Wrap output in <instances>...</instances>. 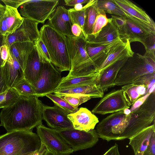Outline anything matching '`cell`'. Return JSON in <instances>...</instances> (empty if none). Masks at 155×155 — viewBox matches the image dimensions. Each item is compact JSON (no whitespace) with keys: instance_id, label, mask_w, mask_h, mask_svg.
Listing matches in <instances>:
<instances>
[{"instance_id":"obj_1","label":"cell","mask_w":155,"mask_h":155,"mask_svg":"<svg viewBox=\"0 0 155 155\" xmlns=\"http://www.w3.org/2000/svg\"><path fill=\"white\" fill-rule=\"evenodd\" d=\"M43 104L36 96L20 95L0 113V125L7 132L31 130L42 123Z\"/></svg>"},{"instance_id":"obj_43","label":"cell","mask_w":155,"mask_h":155,"mask_svg":"<svg viewBox=\"0 0 155 155\" xmlns=\"http://www.w3.org/2000/svg\"><path fill=\"white\" fill-rule=\"evenodd\" d=\"M0 34L4 36L8 35V27L4 15L0 18Z\"/></svg>"},{"instance_id":"obj_13","label":"cell","mask_w":155,"mask_h":155,"mask_svg":"<svg viewBox=\"0 0 155 155\" xmlns=\"http://www.w3.org/2000/svg\"><path fill=\"white\" fill-rule=\"evenodd\" d=\"M130 107L120 89L111 91L103 96L91 112L104 115L123 111Z\"/></svg>"},{"instance_id":"obj_40","label":"cell","mask_w":155,"mask_h":155,"mask_svg":"<svg viewBox=\"0 0 155 155\" xmlns=\"http://www.w3.org/2000/svg\"><path fill=\"white\" fill-rule=\"evenodd\" d=\"M39 55L44 60L51 62V59L48 51L41 38L34 41Z\"/></svg>"},{"instance_id":"obj_18","label":"cell","mask_w":155,"mask_h":155,"mask_svg":"<svg viewBox=\"0 0 155 155\" xmlns=\"http://www.w3.org/2000/svg\"><path fill=\"white\" fill-rule=\"evenodd\" d=\"M68 117L71 122L74 129L85 131L94 129L99 122L97 117L85 107H80L76 112L69 114Z\"/></svg>"},{"instance_id":"obj_22","label":"cell","mask_w":155,"mask_h":155,"mask_svg":"<svg viewBox=\"0 0 155 155\" xmlns=\"http://www.w3.org/2000/svg\"><path fill=\"white\" fill-rule=\"evenodd\" d=\"M154 133L155 123L129 139V144L132 148L134 155H143L147 149L152 136Z\"/></svg>"},{"instance_id":"obj_14","label":"cell","mask_w":155,"mask_h":155,"mask_svg":"<svg viewBox=\"0 0 155 155\" xmlns=\"http://www.w3.org/2000/svg\"><path fill=\"white\" fill-rule=\"evenodd\" d=\"M68 114L56 105L50 107L43 104L42 119L48 127L57 130L74 129L68 117Z\"/></svg>"},{"instance_id":"obj_20","label":"cell","mask_w":155,"mask_h":155,"mask_svg":"<svg viewBox=\"0 0 155 155\" xmlns=\"http://www.w3.org/2000/svg\"><path fill=\"white\" fill-rule=\"evenodd\" d=\"M128 58L118 61L99 72L96 81L97 85L104 91L114 86V81L118 72Z\"/></svg>"},{"instance_id":"obj_12","label":"cell","mask_w":155,"mask_h":155,"mask_svg":"<svg viewBox=\"0 0 155 155\" xmlns=\"http://www.w3.org/2000/svg\"><path fill=\"white\" fill-rule=\"evenodd\" d=\"M36 128L41 143L55 155H69L74 152L57 130L47 127L42 123Z\"/></svg>"},{"instance_id":"obj_48","label":"cell","mask_w":155,"mask_h":155,"mask_svg":"<svg viewBox=\"0 0 155 155\" xmlns=\"http://www.w3.org/2000/svg\"><path fill=\"white\" fill-rule=\"evenodd\" d=\"M90 0H65V5H67L74 7L77 4H84L87 3Z\"/></svg>"},{"instance_id":"obj_38","label":"cell","mask_w":155,"mask_h":155,"mask_svg":"<svg viewBox=\"0 0 155 155\" xmlns=\"http://www.w3.org/2000/svg\"><path fill=\"white\" fill-rule=\"evenodd\" d=\"M70 18L73 24H77L81 28L83 33V29L84 23L85 11L84 7L81 10L77 11L74 8L68 10Z\"/></svg>"},{"instance_id":"obj_46","label":"cell","mask_w":155,"mask_h":155,"mask_svg":"<svg viewBox=\"0 0 155 155\" xmlns=\"http://www.w3.org/2000/svg\"><path fill=\"white\" fill-rule=\"evenodd\" d=\"M71 31L73 35L75 36L79 37L84 35L81 28L77 24H74L72 25Z\"/></svg>"},{"instance_id":"obj_29","label":"cell","mask_w":155,"mask_h":155,"mask_svg":"<svg viewBox=\"0 0 155 155\" xmlns=\"http://www.w3.org/2000/svg\"><path fill=\"white\" fill-rule=\"evenodd\" d=\"M99 74V72H95L86 76L69 78H66L64 77L61 78L55 90L62 89L84 84H96Z\"/></svg>"},{"instance_id":"obj_3","label":"cell","mask_w":155,"mask_h":155,"mask_svg":"<svg viewBox=\"0 0 155 155\" xmlns=\"http://www.w3.org/2000/svg\"><path fill=\"white\" fill-rule=\"evenodd\" d=\"M39 32L40 38L48 51L51 63L60 72L70 71L71 62L66 36L47 24L41 28Z\"/></svg>"},{"instance_id":"obj_31","label":"cell","mask_w":155,"mask_h":155,"mask_svg":"<svg viewBox=\"0 0 155 155\" xmlns=\"http://www.w3.org/2000/svg\"><path fill=\"white\" fill-rule=\"evenodd\" d=\"M5 6L6 10L4 16L7 25L8 35L13 33L19 28L23 21L24 17H22L17 8Z\"/></svg>"},{"instance_id":"obj_19","label":"cell","mask_w":155,"mask_h":155,"mask_svg":"<svg viewBox=\"0 0 155 155\" xmlns=\"http://www.w3.org/2000/svg\"><path fill=\"white\" fill-rule=\"evenodd\" d=\"M44 61L39 55L35 45L29 56L24 71V78L31 84L39 79Z\"/></svg>"},{"instance_id":"obj_25","label":"cell","mask_w":155,"mask_h":155,"mask_svg":"<svg viewBox=\"0 0 155 155\" xmlns=\"http://www.w3.org/2000/svg\"><path fill=\"white\" fill-rule=\"evenodd\" d=\"M35 45L34 42H16L9 47L10 54L18 62L24 71L29 56Z\"/></svg>"},{"instance_id":"obj_54","label":"cell","mask_w":155,"mask_h":155,"mask_svg":"<svg viewBox=\"0 0 155 155\" xmlns=\"http://www.w3.org/2000/svg\"></svg>"},{"instance_id":"obj_49","label":"cell","mask_w":155,"mask_h":155,"mask_svg":"<svg viewBox=\"0 0 155 155\" xmlns=\"http://www.w3.org/2000/svg\"><path fill=\"white\" fill-rule=\"evenodd\" d=\"M5 36H3L0 34V68L2 67L3 65V62L1 59L0 54V47H1L5 44Z\"/></svg>"},{"instance_id":"obj_21","label":"cell","mask_w":155,"mask_h":155,"mask_svg":"<svg viewBox=\"0 0 155 155\" xmlns=\"http://www.w3.org/2000/svg\"><path fill=\"white\" fill-rule=\"evenodd\" d=\"M2 68L4 77L9 88H13L20 80L24 78L23 70L10 53L7 61Z\"/></svg>"},{"instance_id":"obj_9","label":"cell","mask_w":155,"mask_h":155,"mask_svg":"<svg viewBox=\"0 0 155 155\" xmlns=\"http://www.w3.org/2000/svg\"><path fill=\"white\" fill-rule=\"evenodd\" d=\"M126 23L120 35L123 41L130 43L139 42L142 44L149 36L155 35V25L148 24L131 16L125 17Z\"/></svg>"},{"instance_id":"obj_39","label":"cell","mask_w":155,"mask_h":155,"mask_svg":"<svg viewBox=\"0 0 155 155\" xmlns=\"http://www.w3.org/2000/svg\"><path fill=\"white\" fill-rule=\"evenodd\" d=\"M143 44L146 50V52L143 55L155 59V35L147 38Z\"/></svg>"},{"instance_id":"obj_17","label":"cell","mask_w":155,"mask_h":155,"mask_svg":"<svg viewBox=\"0 0 155 155\" xmlns=\"http://www.w3.org/2000/svg\"><path fill=\"white\" fill-rule=\"evenodd\" d=\"M47 24L67 37H74L71 27L73 25L68 10L64 6H59L55 8L48 19Z\"/></svg>"},{"instance_id":"obj_15","label":"cell","mask_w":155,"mask_h":155,"mask_svg":"<svg viewBox=\"0 0 155 155\" xmlns=\"http://www.w3.org/2000/svg\"><path fill=\"white\" fill-rule=\"evenodd\" d=\"M38 22L24 17L21 26L15 32L5 36V44L8 47L16 42H34L40 38Z\"/></svg>"},{"instance_id":"obj_34","label":"cell","mask_w":155,"mask_h":155,"mask_svg":"<svg viewBox=\"0 0 155 155\" xmlns=\"http://www.w3.org/2000/svg\"><path fill=\"white\" fill-rule=\"evenodd\" d=\"M109 20L110 18H107L105 13H97L91 33L87 37L86 40L95 38L102 28L107 25Z\"/></svg>"},{"instance_id":"obj_47","label":"cell","mask_w":155,"mask_h":155,"mask_svg":"<svg viewBox=\"0 0 155 155\" xmlns=\"http://www.w3.org/2000/svg\"><path fill=\"white\" fill-rule=\"evenodd\" d=\"M103 155H120L118 145L117 143H115Z\"/></svg>"},{"instance_id":"obj_53","label":"cell","mask_w":155,"mask_h":155,"mask_svg":"<svg viewBox=\"0 0 155 155\" xmlns=\"http://www.w3.org/2000/svg\"><path fill=\"white\" fill-rule=\"evenodd\" d=\"M143 155H151L146 150L143 154Z\"/></svg>"},{"instance_id":"obj_32","label":"cell","mask_w":155,"mask_h":155,"mask_svg":"<svg viewBox=\"0 0 155 155\" xmlns=\"http://www.w3.org/2000/svg\"><path fill=\"white\" fill-rule=\"evenodd\" d=\"M97 13H108L113 15L122 17L130 16L123 11L114 0H97Z\"/></svg>"},{"instance_id":"obj_7","label":"cell","mask_w":155,"mask_h":155,"mask_svg":"<svg viewBox=\"0 0 155 155\" xmlns=\"http://www.w3.org/2000/svg\"><path fill=\"white\" fill-rule=\"evenodd\" d=\"M155 92H151L139 108L131 112L124 139H130L155 122Z\"/></svg>"},{"instance_id":"obj_52","label":"cell","mask_w":155,"mask_h":155,"mask_svg":"<svg viewBox=\"0 0 155 155\" xmlns=\"http://www.w3.org/2000/svg\"><path fill=\"white\" fill-rule=\"evenodd\" d=\"M38 150L35 152L31 155H39Z\"/></svg>"},{"instance_id":"obj_50","label":"cell","mask_w":155,"mask_h":155,"mask_svg":"<svg viewBox=\"0 0 155 155\" xmlns=\"http://www.w3.org/2000/svg\"><path fill=\"white\" fill-rule=\"evenodd\" d=\"M6 10V6L0 3V18L4 15Z\"/></svg>"},{"instance_id":"obj_6","label":"cell","mask_w":155,"mask_h":155,"mask_svg":"<svg viewBox=\"0 0 155 155\" xmlns=\"http://www.w3.org/2000/svg\"><path fill=\"white\" fill-rule=\"evenodd\" d=\"M129 108L112 113L103 119L96 126L99 137L107 141L123 140L130 119Z\"/></svg>"},{"instance_id":"obj_41","label":"cell","mask_w":155,"mask_h":155,"mask_svg":"<svg viewBox=\"0 0 155 155\" xmlns=\"http://www.w3.org/2000/svg\"><path fill=\"white\" fill-rule=\"evenodd\" d=\"M0 54L1 59L3 62V66L7 61L10 54L9 48L6 45H3L1 47Z\"/></svg>"},{"instance_id":"obj_24","label":"cell","mask_w":155,"mask_h":155,"mask_svg":"<svg viewBox=\"0 0 155 155\" xmlns=\"http://www.w3.org/2000/svg\"><path fill=\"white\" fill-rule=\"evenodd\" d=\"M53 93L58 96L68 94L85 95L92 98H102L104 91L96 84H84L71 87L55 90Z\"/></svg>"},{"instance_id":"obj_2","label":"cell","mask_w":155,"mask_h":155,"mask_svg":"<svg viewBox=\"0 0 155 155\" xmlns=\"http://www.w3.org/2000/svg\"><path fill=\"white\" fill-rule=\"evenodd\" d=\"M41 144L32 130L7 132L0 136V155H31Z\"/></svg>"},{"instance_id":"obj_35","label":"cell","mask_w":155,"mask_h":155,"mask_svg":"<svg viewBox=\"0 0 155 155\" xmlns=\"http://www.w3.org/2000/svg\"><path fill=\"white\" fill-rule=\"evenodd\" d=\"M46 96L50 99L55 105L58 106L68 114L74 113L79 109L78 108L72 106L65 100L54 94H48Z\"/></svg>"},{"instance_id":"obj_42","label":"cell","mask_w":155,"mask_h":155,"mask_svg":"<svg viewBox=\"0 0 155 155\" xmlns=\"http://www.w3.org/2000/svg\"><path fill=\"white\" fill-rule=\"evenodd\" d=\"M26 0H2V1L5 4V6H8L17 9L20 6H21Z\"/></svg>"},{"instance_id":"obj_33","label":"cell","mask_w":155,"mask_h":155,"mask_svg":"<svg viewBox=\"0 0 155 155\" xmlns=\"http://www.w3.org/2000/svg\"><path fill=\"white\" fill-rule=\"evenodd\" d=\"M19 95L13 88H9L0 94V109L8 107L15 103L18 99Z\"/></svg>"},{"instance_id":"obj_4","label":"cell","mask_w":155,"mask_h":155,"mask_svg":"<svg viewBox=\"0 0 155 155\" xmlns=\"http://www.w3.org/2000/svg\"><path fill=\"white\" fill-rule=\"evenodd\" d=\"M66 41L71 68L66 78L86 76L94 72L92 63L86 51V40L83 35L68 37Z\"/></svg>"},{"instance_id":"obj_27","label":"cell","mask_w":155,"mask_h":155,"mask_svg":"<svg viewBox=\"0 0 155 155\" xmlns=\"http://www.w3.org/2000/svg\"><path fill=\"white\" fill-rule=\"evenodd\" d=\"M123 11L128 15L145 23L155 25L153 21L145 12L128 0H114Z\"/></svg>"},{"instance_id":"obj_44","label":"cell","mask_w":155,"mask_h":155,"mask_svg":"<svg viewBox=\"0 0 155 155\" xmlns=\"http://www.w3.org/2000/svg\"><path fill=\"white\" fill-rule=\"evenodd\" d=\"M9 88L8 86L4 77L2 68H0V94L7 91Z\"/></svg>"},{"instance_id":"obj_37","label":"cell","mask_w":155,"mask_h":155,"mask_svg":"<svg viewBox=\"0 0 155 155\" xmlns=\"http://www.w3.org/2000/svg\"><path fill=\"white\" fill-rule=\"evenodd\" d=\"M58 96L76 108L91 98L89 96L81 94H68Z\"/></svg>"},{"instance_id":"obj_36","label":"cell","mask_w":155,"mask_h":155,"mask_svg":"<svg viewBox=\"0 0 155 155\" xmlns=\"http://www.w3.org/2000/svg\"><path fill=\"white\" fill-rule=\"evenodd\" d=\"M13 88L19 95L36 96L32 85L25 78L20 80Z\"/></svg>"},{"instance_id":"obj_45","label":"cell","mask_w":155,"mask_h":155,"mask_svg":"<svg viewBox=\"0 0 155 155\" xmlns=\"http://www.w3.org/2000/svg\"><path fill=\"white\" fill-rule=\"evenodd\" d=\"M146 150L151 155H155V133L152 136Z\"/></svg>"},{"instance_id":"obj_28","label":"cell","mask_w":155,"mask_h":155,"mask_svg":"<svg viewBox=\"0 0 155 155\" xmlns=\"http://www.w3.org/2000/svg\"><path fill=\"white\" fill-rule=\"evenodd\" d=\"M121 89L124 97L129 107L138 99L145 95L149 91L147 86L134 83L123 85Z\"/></svg>"},{"instance_id":"obj_10","label":"cell","mask_w":155,"mask_h":155,"mask_svg":"<svg viewBox=\"0 0 155 155\" xmlns=\"http://www.w3.org/2000/svg\"><path fill=\"white\" fill-rule=\"evenodd\" d=\"M60 73L51 63L44 60L38 80L32 84L38 97L51 94L56 89L61 79Z\"/></svg>"},{"instance_id":"obj_8","label":"cell","mask_w":155,"mask_h":155,"mask_svg":"<svg viewBox=\"0 0 155 155\" xmlns=\"http://www.w3.org/2000/svg\"><path fill=\"white\" fill-rule=\"evenodd\" d=\"M59 0H27L21 6L20 14L23 17L44 23L48 19Z\"/></svg>"},{"instance_id":"obj_16","label":"cell","mask_w":155,"mask_h":155,"mask_svg":"<svg viewBox=\"0 0 155 155\" xmlns=\"http://www.w3.org/2000/svg\"><path fill=\"white\" fill-rule=\"evenodd\" d=\"M123 41L118 38L109 43L97 45L90 43L86 41V49L95 72L108 55Z\"/></svg>"},{"instance_id":"obj_51","label":"cell","mask_w":155,"mask_h":155,"mask_svg":"<svg viewBox=\"0 0 155 155\" xmlns=\"http://www.w3.org/2000/svg\"><path fill=\"white\" fill-rule=\"evenodd\" d=\"M83 6L82 4L78 3L76 4L74 6V8L77 11L81 10L83 8Z\"/></svg>"},{"instance_id":"obj_11","label":"cell","mask_w":155,"mask_h":155,"mask_svg":"<svg viewBox=\"0 0 155 155\" xmlns=\"http://www.w3.org/2000/svg\"><path fill=\"white\" fill-rule=\"evenodd\" d=\"M57 131L74 152L91 148L99 140L98 135L94 129L88 131L74 128Z\"/></svg>"},{"instance_id":"obj_5","label":"cell","mask_w":155,"mask_h":155,"mask_svg":"<svg viewBox=\"0 0 155 155\" xmlns=\"http://www.w3.org/2000/svg\"><path fill=\"white\" fill-rule=\"evenodd\" d=\"M153 74H155V59L134 53L119 71L114 85L123 86L134 83L143 77Z\"/></svg>"},{"instance_id":"obj_23","label":"cell","mask_w":155,"mask_h":155,"mask_svg":"<svg viewBox=\"0 0 155 155\" xmlns=\"http://www.w3.org/2000/svg\"><path fill=\"white\" fill-rule=\"evenodd\" d=\"M128 40L123 41L107 58L97 69L96 72H100L104 69L120 61L132 57L134 53L131 49Z\"/></svg>"},{"instance_id":"obj_26","label":"cell","mask_w":155,"mask_h":155,"mask_svg":"<svg viewBox=\"0 0 155 155\" xmlns=\"http://www.w3.org/2000/svg\"><path fill=\"white\" fill-rule=\"evenodd\" d=\"M118 38L120 37L118 29L111 18L95 38L86 41L90 43L100 45L109 43Z\"/></svg>"},{"instance_id":"obj_30","label":"cell","mask_w":155,"mask_h":155,"mask_svg":"<svg viewBox=\"0 0 155 155\" xmlns=\"http://www.w3.org/2000/svg\"><path fill=\"white\" fill-rule=\"evenodd\" d=\"M97 0H90L84 6L85 16L83 29V34L86 39L90 35L97 15Z\"/></svg>"}]
</instances>
